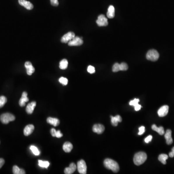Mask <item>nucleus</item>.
<instances>
[{
	"instance_id": "f257e3e1",
	"label": "nucleus",
	"mask_w": 174,
	"mask_h": 174,
	"mask_svg": "<svg viewBox=\"0 0 174 174\" xmlns=\"http://www.w3.org/2000/svg\"><path fill=\"white\" fill-rule=\"evenodd\" d=\"M103 164L106 168L112 170L114 173H117L119 170L118 164L110 159H106L103 161Z\"/></svg>"
},
{
	"instance_id": "f03ea898",
	"label": "nucleus",
	"mask_w": 174,
	"mask_h": 174,
	"mask_svg": "<svg viewBox=\"0 0 174 174\" xmlns=\"http://www.w3.org/2000/svg\"><path fill=\"white\" fill-rule=\"evenodd\" d=\"M147 159V155L144 152H139L136 153L133 158V162L136 166H140L145 163Z\"/></svg>"
},
{
	"instance_id": "7ed1b4c3",
	"label": "nucleus",
	"mask_w": 174,
	"mask_h": 174,
	"mask_svg": "<svg viewBox=\"0 0 174 174\" xmlns=\"http://www.w3.org/2000/svg\"><path fill=\"white\" fill-rule=\"evenodd\" d=\"M159 54L157 50H150L146 55V58L149 61H155L158 59Z\"/></svg>"
},
{
	"instance_id": "20e7f679",
	"label": "nucleus",
	"mask_w": 174,
	"mask_h": 174,
	"mask_svg": "<svg viewBox=\"0 0 174 174\" xmlns=\"http://www.w3.org/2000/svg\"><path fill=\"white\" fill-rule=\"evenodd\" d=\"M15 119V117L12 114L4 113L2 114L0 117V120L3 124H8L10 122L14 121Z\"/></svg>"
},
{
	"instance_id": "39448f33",
	"label": "nucleus",
	"mask_w": 174,
	"mask_h": 174,
	"mask_svg": "<svg viewBox=\"0 0 174 174\" xmlns=\"http://www.w3.org/2000/svg\"><path fill=\"white\" fill-rule=\"evenodd\" d=\"M77 168H78V171L80 174H86L87 167L86 164L84 160H81L78 161Z\"/></svg>"
},
{
	"instance_id": "423d86ee",
	"label": "nucleus",
	"mask_w": 174,
	"mask_h": 174,
	"mask_svg": "<svg viewBox=\"0 0 174 174\" xmlns=\"http://www.w3.org/2000/svg\"><path fill=\"white\" fill-rule=\"evenodd\" d=\"M75 37V34L73 32L70 31L64 34L61 39V42L63 43H67Z\"/></svg>"
},
{
	"instance_id": "0eeeda50",
	"label": "nucleus",
	"mask_w": 174,
	"mask_h": 174,
	"mask_svg": "<svg viewBox=\"0 0 174 174\" xmlns=\"http://www.w3.org/2000/svg\"><path fill=\"white\" fill-rule=\"evenodd\" d=\"M96 23L100 27L106 26L108 25V19L103 15H100L98 17Z\"/></svg>"
},
{
	"instance_id": "6e6552de",
	"label": "nucleus",
	"mask_w": 174,
	"mask_h": 174,
	"mask_svg": "<svg viewBox=\"0 0 174 174\" xmlns=\"http://www.w3.org/2000/svg\"><path fill=\"white\" fill-rule=\"evenodd\" d=\"M83 43V41L82 40V38L75 36L72 40L68 43V45L69 46H79L82 45Z\"/></svg>"
},
{
	"instance_id": "1a4fd4ad",
	"label": "nucleus",
	"mask_w": 174,
	"mask_h": 174,
	"mask_svg": "<svg viewBox=\"0 0 174 174\" xmlns=\"http://www.w3.org/2000/svg\"><path fill=\"white\" fill-rule=\"evenodd\" d=\"M169 106H161L158 111V114L160 117H164L167 115L168 113Z\"/></svg>"
},
{
	"instance_id": "9d476101",
	"label": "nucleus",
	"mask_w": 174,
	"mask_h": 174,
	"mask_svg": "<svg viewBox=\"0 0 174 174\" xmlns=\"http://www.w3.org/2000/svg\"><path fill=\"white\" fill-rule=\"evenodd\" d=\"M105 128L103 125L101 124H96L94 125L92 128L93 132L98 134H101L103 133L105 131Z\"/></svg>"
},
{
	"instance_id": "9b49d317",
	"label": "nucleus",
	"mask_w": 174,
	"mask_h": 174,
	"mask_svg": "<svg viewBox=\"0 0 174 174\" xmlns=\"http://www.w3.org/2000/svg\"><path fill=\"white\" fill-rule=\"evenodd\" d=\"M19 3L20 6H24L28 10H31L34 8L33 4L30 1L26 0H19Z\"/></svg>"
},
{
	"instance_id": "f8f14e48",
	"label": "nucleus",
	"mask_w": 174,
	"mask_h": 174,
	"mask_svg": "<svg viewBox=\"0 0 174 174\" xmlns=\"http://www.w3.org/2000/svg\"><path fill=\"white\" fill-rule=\"evenodd\" d=\"M77 166L76 164L72 163L70 164L69 166L65 168L64 172L65 174H71L74 173L77 169Z\"/></svg>"
},
{
	"instance_id": "ddd939ff",
	"label": "nucleus",
	"mask_w": 174,
	"mask_h": 174,
	"mask_svg": "<svg viewBox=\"0 0 174 174\" xmlns=\"http://www.w3.org/2000/svg\"><path fill=\"white\" fill-rule=\"evenodd\" d=\"M25 67L27 70V73L28 75H31L34 72L35 69L30 61H26L25 62Z\"/></svg>"
},
{
	"instance_id": "4468645a",
	"label": "nucleus",
	"mask_w": 174,
	"mask_h": 174,
	"mask_svg": "<svg viewBox=\"0 0 174 174\" xmlns=\"http://www.w3.org/2000/svg\"><path fill=\"white\" fill-rule=\"evenodd\" d=\"M164 137L166 139V142L167 145H171L173 143V139L172 137V131L170 129H168L166 131L164 135Z\"/></svg>"
},
{
	"instance_id": "2eb2a0df",
	"label": "nucleus",
	"mask_w": 174,
	"mask_h": 174,
	"mask_svg": "<svg viewBox=\"0 0 174 174\" xmlns=\"http://www.w3.org/2000/svg\"><path fill=\"white\" fill-rule=\"evenodd\" d=\"M27 95H28V94L25 92H23L22 94V96L19 101V105L21 107L25 106L26 102H28L29 100L28 98L27 97Z\"/></svg>"
},
{
	"instance_id": "dca6fc26",
	"label": "nucleus",
	"mask_w": 174,
	"mask_h": 174,
	"mask_svg": "<svg viewBox=\"0 0 174 174\" xmlns=\"http://www.w3.org/2000/svg\"><path fill=\"white\" fill-rule=\"evenodd\" d=\"M34 127L33 125H28L24 129V134L25 136H30L34 132Z\"/></svg>"
},
{
	"instance_id": "f3484780",
	"label": "nucleus",
	"mask_w": 174,
	"mask_h": 174,
	"mask_svg": "<svg viewBox=\"0 0 174 174\" xmlns=\"http://www.w3.org/2000/svg\"><path fill=\"white\" fill-rule=\"evenodd\" d=\"M36 105V102H32L31 103H29L26 108V111L27 113L29 114H31L33 113Z\"/></svg>"
},
{
	"instance_id": "a211bd4d",
	"label": "nucleus",
	"mask_w": 174,
	"mask_h": 174,
	"mask_svg": "<svg viewBox=\"0 0 174 174\" xmlns=\"http://www.w3.org/2000/svg\"><path fill=\"white\" fill-rule=\"evenodd\" d=\"M111 122L112 124L114 126H117L119 122H120L122 121V118L119 115H117L115 117L111 116Z\"/></svg>"
},
{
	"instance_id": "6ab92c4d",
	"label": "nucleus",
	"mask_w": 174,
	"mask_h": 174,
	"mask_svg": "<svg viewBox=\"0 0 174 174\" xmlns=\"http://www.w3.org/2000/svg\"><path fill=\"white\" fill-rule=\"evenodd\" d=\"M139 102V99H134L133 100L131 101L129 104L130 106H134L135 110L138 111L141 108V106L138 104Z\"/></svg>"
},
{
	"instance_id": "aec40b11",
	"label": "nucleus",
	"mask_w": 174,
	"mask_h": 174,
	"mask_svg": "<svg viewBox=\"0 0 174 174\" xmlns=\"http://www.w3.org/2000/svg\"><path fill=\"white\" fill-rule=\"evenodd\" d=\"M73 147V145L69 142H66L63 145V150L67 153L71 152V150H72Z\"/></svg>"
},
{
	"instance_id": "412c9836",
	"label": "nucleus",
	"mask_w": 174,
	"mask_h": 174,
	"mask_svg": "<svg viewBox=\"0 0 174 174\" xmlns=\"http://www.w3.org/2000/svg\"><path fill=\"white\" fill-rule=\"evenodd\" d=\"M107 17L109 19H112L115 17V8L113 6H110L108 8Z\"/></svg>"
},
{
	"instance_id": "4be33fe9",
	"label": "nucleus",
	"mask_w": 174,
	"mask_h": 174,
	"mask_svg": "<svg viewBox=\"0 0 174 174\" xmlns=\"http://www.w3.org/2000/svg\"><path fill=\"white\" fill-rule=\"evenodd\" d=\"M47 122L53 126H57L59 124V120L56 118L49 117L47 119Z\"/></svg>"
},
{
	"instance_id": "5701e85b",
	"label": "nucleus",
	"mask_w": 174,
	"mask_h": 174,
	"mask_svg": "<svg viewBox=\"0 0 174 174\" xmlns=\"http://www.w3.org/2000/svg\"><path fill=\"white\" fill-rule=\"evenodd\" d=\"M152 129L153 131H155L156 132H157L160 135H163L164 133V128L162 126L158 127L156 125H152Z\"/></svg>"
},
{
	"instance_id": "b1692460",
	"label": "nucleus",
	"mask_w": 174,
	"mask_h": 174,
	"mask_svg": "<svg viewBox=\"0 0 174 174\" xmlns=\"http://www.w3.org/2000/svg\"><path fill=\"white\" fill-rule=\"evenodd\" d=\"M13 174H25V171L22 169H20L17 166H14L13 167Z\"/></svg>"
},
{
	"instance_id": "393cba45",
	"label": "nucleus",
	"mask_w": 174,
	"mask_h": 174,
	"mask_svg": "<svg viewBox=\"0 0 174 174\" xmlns=\"http://www.w3.org/2000/svg\"><path fill=\"white\" fill-rule=\"evenodd\" d=\"M68 61L66 59H63L59 62V68L62 70L66 69L68 67Z\"/></svg>"
},
{
	"instance_id": "a878e982",
	"label": "nucleus",
	"mask_w": 174,
	"mask_h": 174,
	"mask_svg": "<svg viewBox=\"0 0 174 174\" xmlns=\"http://www.w3.org/2000/svg\"><path fill=\"white\" fill-rule=\"evenodd\" d=\"M168 158V156L166 154H161L159 156L158 160L163 164H166V160Z\"/></svg>"
},
{
	"instance_id": "bb28decb",
	"label": "nucleus",
	"mask_w": 174,
	"mask_h": 174,
	"mask_svg": "<svg viewBox=\"0 0 174 174\" xmlns=\"http://www.w3.org/2000/svg\"><path fill=\"white\" fill-rule=\"evenodd\" d=\"M39 166L41 167L47 168L50 166V163L48 161H43L41 160H38Z\"/></svg>"
},
{
	"instance_id": "cd10ccee",
	"label": "nucleus",
	"mask_w": 174,
	"mask_h": 174,
	"mask_svg": "<svg viewBox=\"0 0 174 174\" xmlns=\"http://www.w3.org/2000/svg\"><path fill=\"white\" fill-rule=\"evenodd\" d=\"M30 149L31 150V152H33L34 154L35 155L38 156L40 154L39 150H38V149H37V147H36V146H31Z\"/></svg>"
},
{
	"instance_id": "c85d7f7f",
	"label": "nucleus",
	"mask_w": 174,
	"mask_h": 174,
	"mask_svg": "<svg viewBox=\"0 0 174 174\" xmlns=\"http://www.w3.org/2000/svg\"><path fill=\"white\" fill-rule=\"evenodd\" d=\"M7 102V99L4 96H1L0 97V108H2L3 106Z\"/></svg>"
},
{
	"instance_id": "c756f323",
	"label": "nucleus",
	"mask_w": 174,
	"mask_h": 174,
	"mask_svg": "<svg viewBox=\"0 0 174 174\" xmlns=\"http://www.w3.org/2000/svg\"><path fill=\"white\" fill-rule=\"evenodd\" d=\"M112 71L114 72H117L118 71H120V64L118 63L114 64L112 68Z\"/></svg>"
},
{
	"instance_id": "7c9ffc66",
	"label": "nucleus",
	"mask_w": 174,
	"mask_h": 174,
	"mask_svg": "<svg viewBox=\"0 0 174 174\" xmlns=\"http://www.w3.org/2000/svg\"><path fill=\"white\" fill-rule=\"evenodd\" d=\"M128 69V66L125 62L120 64V71H126Z\"/></svg>"
},
{
	"instance_id": "2f4dec72",
	"label": "nucleus",
	"mask_w": 174,
	"mask_h": 174,
	"mask_svg": "<svg viewBox=\"0 0 174 174\" xmlns=\"http://www.w3.org/2000/svg\"><path fill=\"white\" fill-rule=\"evenodd\" d=\"M59 82L61 84H62V85H67V84H68V80L66 78H64V77H61V78H59Z\"/></svg>"
},
{
	"instance_id": "473e14b6",
	"label": "nucleus",
	"mask_w": 174,
	"mask_h": 174,
	"mask_svg": "<svg viewBox=\"0 0 174 174\" xmlns=\"http://www.w3.org/2000/svg\"><path fill=\"white\" fill-rule=\"evenodd\" d=\"M87 70H88V72L91 74H94L95 72V68L91 65H89L88 66Z\"/></svg>"
},
{
	"instance_id": "72a5a7b5",
	"label": "nucleus",
	"mask_w": 174,
	"mask_h": 174,
	"mask_svg": "<svg viewBox=\"0 0 174 174\" xmlns=\"http://www.w3.org/2000/svg\"><path fill=\"white\" fill-rule=\"evenodd\" d=\"M139 132L138 133L139 135H142L144 133L145 131V128L144 126H141L139 128Z\"/></svg>"
},
{
	"instance_id": "f704fd0d",
	"label": "nucleus",
	"mask_w": 174,
	"mask_h": 174,
	"mask_svg": "<svg viewBox=\"0 0 174 174\" xmlns=\"http://www.w3.org/2000/svg\"><path fill=\"white\" fill-rule=\"evenodd\" d=\"M50 3L51 5L54 6H57L59 5L58 0H50Z\"/></svg>"
},
{
	"instance_id": "c9c22d12",
	"label": "nucleus",
	"mask_w": 174,
	"mask_h": 174,
	"mask_svg": "<svg viewBox=\"0 0 174 174\" xmlns=\"http://www.w3.org/2000/svg\"><path fill=\"white\" fill-rule=\"evenodd\" d=\"M152 138V136H149L147 137H146V138L145 139V141L147 143H148L150 142L151 141Z\"/></svg>"
},
{
	"instance_id": "e433bc0d",
	"label": "nucleus",
	"mask_w": 174,
	"mask_h": 174,
	"mask_svg": "<svg viewBox=\"0 0 174 174\" xmlns=\"http://www.w3.org/2000/svg\"><path fill=\"white\" fill-rule=\"evenodd\" d=\"M50 132H51V134L52 136L56 137V133H57V131L55 129H54V128H52L51 131H50Z\"/></svg>"
},
{
	"instance_id": "4c0bfd02",
	"label": "nucleus",
	"mask_w": 174,
	"mask_h": 174,
	"mask_svg": "<svg viewBox=\"0 0 174 174\" xmlns=\"http://www.w3.org/2000/svg\"><path fill=\"white\" fill-rule=\"evenodd\" d=\"M62 136H63V135H62V133H61L60 131H57V133H56V137H57V138H61V137H62Z\"/></svg>"
},
{
	"instance_id": "58836bf2",
	"label": "nucleus",
	"mask_w": 174,
	"mask_h": 174,
	"mask_svg": "<svg viewBox=\"0 0 174 174\" xmlns=\"http://www.w3.org/2000/svg\"><path fill=\"white\" fill-rule=\"evenodd\" d=\"M4 164V160L2 158H0V169L3 167V164Z\"/></svg>"
},
{
	"instance_id": "ea45409f",
	"label": "nucleus",
	"mask_w": 174,
	"mask_h": 174,
	"mask_svg": "<svg viewBox=\"0 0 174 174\" xmlns=\"http://www.w3.org/2000/svg\"><path fill=\"white\" fill-rule=\"evenodd\" d=\"M169 156L171 158H173V157H174V147L172 149V152H170L169 154Z\"/></svg>"
}]
</instances>
